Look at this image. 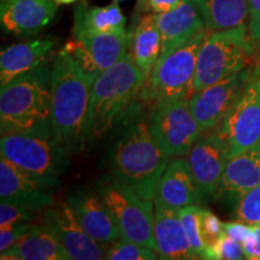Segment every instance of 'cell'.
<instances>
[{
    "instance_id": "6da1fadb",
    "label": "cell",
    "mask_w": 260,
    "mask_h": 260,
    "mask_svg": "<svg viewBox=\"0 0 260 260\" xmlns=\"http://www.w3.org/2000/svg\"><path fill=\"white\" fill-rule=\"evenodd\" d=\"M121 122V132L110 154L111 175L140 197L154 201L169 158L152 136L141 103L136 100Z\"/></svg>"
},
{
    "instance_id": "7a4b0ae2",
    "label": "cell",
    "mask_w": 260,
    "mask_h": 260,
    "mask_svg": "<svg viewBox=\"0 0 260 260\" xmlns=\"http://www.w3.org/2000/svg\"><path fill=\"white\" fill-rule=\"evenodd\" d=\"M52 132L70 153L87 144L90 94L94 80L69 54L60 51L52 67Z\"/></svg>"
},
{
    "instance_id": "3957f363",
    "label": "cell",
    "mask_w": 260,
    "mask_h": 260,
    "mask_svg": "<svg viewBox=\"0 0 260 260\" xmlns=\"http://www.w3.org/2000/svg\"><path fill=\"white\" fill-rule=\"evenodd\" d=\"M52 69L46 61L2 86V135L11 133L51 135Z\"/></svg>"
},
{
    "instance_id": "277c9868",
    "label": "cell",
    "mask_w": 260,
    "mask_h": 260,
    "mask_svg": "<svg viewBox=\"0 0 260 260\" xmlns=\"http://www.w3.org/2000/svg\"><path fill=\"white\" fill-rule=\"evenodd\" d=\"M146 83L147 77L129 52L116 65L98 75L90 94L87 144H96L121 123Z\"/></svg>"
},
{
    "instance_id": "5b68a950",
    "label": "cell",
    "mask_w": 260,
    "mask_h": 260,
    "mask_svg": "<svg viewBox=\"0 0 260 260\" xmlns=\"http://www.w3.org/2000/svg\"><path fill=\"white\" fill-rule=\"evenodd\" d=\"M207 32L201 31L169 53L160 54L141 93L144 102L158 109L176 100L190 99L198 56Z\"/></svg>"
},
{
    "instance_id": "8992f818",
    "label": "cell",
    "mask_w": 260,
    "mask_h": 260,
    "mask_svg": "<svg viewBox=\"0 0 260 260\" xmlns=\"http://www.w3.org/2000/svg\"><path fill=\"white\" fill-rule=\"evenodd\" d=\"M69 153L53 134L2 135L0 154L51 188L59 186V177L69 165Z\"/></svg>"
},
{
    "instance_id": "52a82bcc",
    "label": "cell",
    "mask_w": 260,
    "mask_h": 260,
    "mask_svg": "<svg viewBox=\"0 0 260 260\" xmlns=\"http://www.w3.org/2000/svg\"><path fill=\"white\" fill-rule=\"evenodd\" d=\"M253 52L248 25L207 32L198 56L193 92L245 69Z\"/></svg>"
},
{
    "instance_id": "ba28073f",
    "label": "cell",
    "mask_w": 260,
    "mask_h": 260,
    "mask_svg": "<svg viewBox=\"0 0 260 260\" xmlns=\"http://www.w3.org/2000/svg\"><path fill=\"white\" fill-rule=\"evenodd\" d=\"M102 195L115 217L121 236L128 241L148 247L157 252L154 237V201L140 197L111 174L98 183Z\"/></svg>"
},
{
    "instance_id": "9c48e42d",
    "label": "cell",
    "mask_w": 260,
    "mask_h": 260,
    "mask_svg": "<svg viewBox=\"0 0 260 260\" xmlns=\"http://www.w3.org/2000/svg\"><path fill=\"white\" fill-rule=\"evenodd\" d=\"M217 133L229 148V158L260 144V69L254 68L237 102L219 123Z\"/></svg>"
},
{
    "instance_id": "30bf717a",
    "label": "cell",
    "mask_w": 260,
    "mask_h": 260,
    "mask_svg": "<svg viewBox=\"0 0 260 260\" xmlns=\"http://www.w3.org/2000/svg\"><path fill=\"white\" fill-rule=\"evenodd\" d=\"M149 129L169 159L189 153L203 133L190 111L189 99L176 100L155 109L149 119Z\"/></svg>"
},
{
    "instance_id": "8fae6325",
    "label": "cell",
    "mask_w": 260,
    "mask_h": 260,
    "mask_svg": "<svg viewBox=\"0 0 260 260\" xmlns=\"http://www.w3.org/2000/svg\"><path fill=\"white\" fill-rule=\"evenodd\" d=\"M253 70L248 65L245 69L193 93L189 99L190 111L203 132H210L219 125L241 95Z\"/></svg>"
},
{
    "instance_id": "7c38bea8",
    "label": "cell",
    "mask_w": 260,
    "mask_h": 260,
    "mask_svg": "<svg viewBox=\"0 0 260 260\" xmlns=\"http://www.w3.org/2000/svg\"><path fill=\"white\" fill-rule=\"evenodd\" d=\"M41 220L57 236L69 259H105L107 246L95 241L86 233L68 201L60 200L46 207Z\"/></svg>"
},
{
    "instance_id": "4fadbf2b",
    "label": "cell",
    "mask_w": 260,
    "mask_h": 260,
    "mask_svg": "<svg viewBox=\"0 0 260 260\" xmlns=\"http://www.w3.org/2000/svg\"><path fill=\"white\" fill-rule=\"evenodd\" d=\"M228 159L229 148L217 132L200 136L193 145L188 162L204 198H216Z\"/></svg>"
},
{
    "instance_id": "5bb4252c",
    "label": "cell",
    "mask_w": 260,
    "mask_h": 260,
    "mask_svg": "<svg viewBox=\"0 0 260 260\" xmlns=\"http://www.w3.org/2000/svg\"><path fill=\"white\" fill-rule=\"evenodd\" d=\"M67 201L81 226L95 241L109 246L121 237L115 217L99 193L76 188L68 193Z\"/></svg>"
},
{
    "instance_id": "9a60e30c",
    "label": "cell",
    "mask_w": 260,
    "mask_h": 260,
    "mask_svg": "<svg viewBox=\"0 0 260 260\" xmlns=\"http://www.w3.org/2000/svg\"><path fill=\"white\" fill-rule=\"evenodd\" d=\"M54 188L32 177L2 157L0 160V200L17 204L35 211L45 210L54 204Z\"/></svg>"
},
{
    "instance_id": "2e32d148",
    "label": "cell",
    "mask_w": 260,
    "mask_h": 260,
    "mask_svg": "<svg viewBox=\"0 0 260 260\" xmlns=\"http://www.w3.org/2000/svg\"><path fill=\"white\" fill-rule=\"evenodd\" d=\"M57 6L56 0H2L0 24L15 37H32L53 21Z\"/></svg>"
},
{
    "instance_id": "e0dca14e",
    "label": "cell",
    "mask_w": 260,
    "mask_h": 260,
    "mask_svg": "<svg viewBox=\"0 0 260 260\" xmlns=\"http://www.w3.org/2000/svg\"><path fill=\"white\" fill-rule=\"evenodd\" d=\"M260 183V144L228 159L216 198L236 205Z\"/></svg>"
},
{
    "instance_id": "ac0fdd59",
    "label": "cell",
    "mask_w": 260,
    "mask_h": 260,
    "mask_svg": "<svg viewBox=\"0 0 260 260\" xmlns=\"http://www.w3.org/2000/svg\"><path fill=\"white\" fill-rule=\"evenodd\" d=\"M161 35V53L175 50L206 30L195 0H181L171 11L154 14Z\"/></svg>"
},
{
    "instance_id": "d6986e66",
    "label": "cell",
    "mask_w": 260,
    "mask_h": 260,
    "mask_svg": "<svg viewBox=\"0 0 260 260\" xmlns=\"http://www.w3.org/2000/svg\"><path fill=\"white\" fill-rule=\"evenodd\" d=\"M154 237L160 259H195L180 210L154 201Z\"/></svg>"
},
{
    "instance_id": "ffe728a7",
    "label": "cell",
    "mask_w": 260,
    "mask_h": 260,
    "mask_svg": "<svg viewBox=\"0 0 260 260\" xmlns=\"http://www.w3.org/2000/svg\"><path fill=\"white\" fill-rule=\"evenodd\" d=\"M204 199L188 160L178 157L169 162L159 181L154 201L181 210L189 205L200 204Z\"/></svg>"
},
{
    "instance_id": "44dd1931",
    "label": "cell",
    "mask_w": 260,
    "mask_h": 260,
    "mask_svg": "<svg viewBox=\"0 0 260 260\" xmlns=\"http://www.w3.org/2000/svg\"><path fill=\"white\" fill-rule=\"evenodd\" d=\"M54 46V39L42 38L4 48L0 53V84L4 86L16 77L46 63Z\"/></svg>"
},
{
    "instance_id": "7402d4cb",
    "label": "cell",
    "mask_w": 260,
    "mask_h": 260,
    "mask_svg": "<svg viewBox=\"0 0 260 260\" xmlns=\"http://www.w3.org/2000/svg\"><path fill=\"white\" fill-rule=\"evenodd\" d=\"M2 260H69L57 236L44 222L30 229L14 246L0 253Z\"/></svg>"
},
{
    "instance_id": "603a6c76",
    "label": "cell",
    "mask_w": 260,
    "mask_h": 260,
    "mask_svg": "<svg viewBox=\"0 0 260 260\" xmlns=\"http://www.w3.org/2000/svg\"><path fill=\"white\" fill-rule=\"evenodd\" d=\"M161 53V35L154 14L142 16L129 39V54L147 81Z\"/></svg>"
},
{
    "instance_id": "cb8c5ba5",
    "label": "cell",
    "mask_w": 260,
    "mask_h": 260,
    "mask_svg": "<svg viewBox=\"0 0 260 260\" xmlns=\"http://www.w3.org/2000/svg\"><path fill=\"white\" fill-rule=\"evenodd\" d=\"M74 38L87 48L100 71H105L126 56L129 50L128 32H92L74 30Z\"/></svg>"
},
{
    "instance_id": "d4e9b609",
    "label": "cell",
    "mask_w": 260,
    "mask_h": 260,
    "mask_svg": "<svg viewBox=\"0 0 260 260\" xmlns=\"http://www.w3.org/2000/svg\"><path fill=\"white\" fill-rule=\"evenodd\" d=\"M209 32L245 25L248 21V0H195Z\"/></svg>"
},
{
    "instance_id": "484cf974",
    "label": "cell",
    "mask_w": 260,
    "mask_h": 260,
    "mask_svg": "<svg viewBox=\"0 0 260 260\" xmlns=\"http://www.w3.org/2000/svg\"><path fill=\"white\" fill-rule=\"evenodd\" d=\"M126 18L118 2L113 0L106 6L89 8L81 3L75 9L74 30L92 32H126Z\"/></svg>"
},
{
    "instance_id": "4316f807",
    "label": "cell",
    "mask_w": 260,
    "mask_h": 260,
    "mask_svg": "<svg viewBox=\"0 0 260 260\" xmlns=\"http://www.w3.org/2000/svg\"><path fill=\"white\" fill-rule=\"evenodd\" d=\"M200 213L201 207L199 206V204L189 205V206H186L180 210L181 220L183 223L184 229H186L195 259H205V253H206L207 248L203 232H201Z\"/></svg>"
},
{
    "instance_id": "83f0119b",
    "label": "cell",
    "mask_w": 260,
    "mask_h": 260,
    "mask_svg": "<svg viewBox=\"0 0 260 260\" xmlns=\"http://www.w3.org/2000/svg\"><path fill=\"white\" fill-rule=\"evenodd\" d=\"M107 260H157L160 259L158 252L139 243L128 241L121 236L110 243L106 248Z\"/></svg>"
},
{
    "instance_id": "f1b7e54d",
    "label": "cell",
    "mask_w": 260,
    "mask_h": 260,
    "mask_svg": "<svg viewBox=\"0 0 260 260\" xmlns=\"http://www.w3.org/2000/svg\"><path fill=\"white\" fill-rule=\"evenodd\" d=\"M233 217L235 220L254 225L260 223V183L237 201Z\"/></svg>"
},
{
    "instance_id": "f546056e",
    "label": "cell",
    "mask_w": 260,
    "mask_h": 260,
    "mask_svg": "<svg viewBox=\"0 0 260 260\" xmlns=\"http://www.w3.org/2000/svg\"><path fill=\"white\" fill-rule=\"evenodd\" d=\"M245 258L242 243L225 233L212 246L207 247L205 253V259L211 260H240Z\"/></svg>"
},
{
    "instance_id": "4dcf8cb0",
    "label": "cell",
    "mask_w": 260,
    "mask_h": 260,
    "mask_svg": "<svg viewBox=\"0 0 260 260\" xmlns=\"http://www.w3.org/2000/svg\"><path fill=\"white\" fill-rule=\"evenodd\" d=\"M61 51L65 52L67 54H69V56L80 65V68L83 70V73L88 75L90 79H93L94 81H95L98 75L102 73V71L99 70V68H98V65L95 64V61L93 60L92 57H90L87 48L83 46L82 42L76 40V39L67 42Z\"/></svg>"
},
{
    "instance_id": "1f68e13d",
    "label": "cell",
    "mask_w": 260,
    "mask_h": 260,
    "mask_svg": "<svg viewBox=\"0 0 260 260\" xmlns=\"http://www.w3.org/2000/svg\"><path fill=\"white\" fill-rule=\"evenodd\" d=\"M37 212L38 211L29 209V207L2 201L0 204V228L11 225V224L32 222L37 218L35 217Z\"/></svg>"
},
{
    "instance_id": "d6a6232c",
    "label": "cell",
    "mask_w": 260,
    "mask_h": 260,
    "mask_svg": "<svg viewBox=\"0 0 260 260\" xmlns=\"http://www.w3.org/2000/svg\"><path fill=\"white\" fill-rule=\"evenodd\" d=\"M200 224L201 232H203L204 240L207 247L212 246L224 234L223 223L220 222L218 217L211 212L210 210L203 209V207H201L200 213Z\"/></svg>"
},
{
    "instance_id": "836d02e7",
    "label": "cell",
    "mask_w": 260,
    "mask_h": 260,
    "mask_svg": "<svg viewBox=\"0 0 260 260\" xmlns=\"http://www.w3.org/2000/svg\"><path fill=\"white\" fill-rule=\"evenodd\" d=\"M30 226V222H23L0 228V253L14 246L22 236L25 235Z\"/></svg>"
},
{
    "instance_id": "e575fe53",
    "label": "cell",
    "mask_w": 260,
    "mask_h": 260,
    "mask_svg": "<svg viewBox=\"0 0 260 260\" xmlns=\"http://www.w3.org/2000/svg\"><path fill=\"white\" fill-rule=\"evenodd\" d=\"M248 32L254 47H260V0H248Z\"/></svg>"
},
{
    "instance_id": "d590c367",
    "label": "cell",
    "mask_w": 260,
    "mask_h": 260,
    "mask_svg": "<svg viewBox=\"0 0 260 260\" xmlns=\"http://www.w3.org/2000/svg\"><path fill=\"white\" fill-rule=\"evenodd\" d=\"M246 259L260 260V223L252 225L251 235L243 242Z\"/></svg>"
},
{
    "instance_id": "8d00e7d4",
    "label": "cell",
    "mask_w": 260,
    "mask_h": 260,
    "mask_svg": "<svg viewBox=\"0 0 260 260\" xmlns=\"http://www.w3.org/2000/svg\"><path fill=\"white\" fill-rule=\"evenodd\" d=\"M223 229L224 233L228 234L229 236H232L233 239L237 240L239 242L246 241V239L251 235L252 233V225H248V224L239 222V220H235V222H228L223 223Z\"/></svg>"
},
{
    "instance_id": "74e56055",
    "label": "cell",
    "mask_w": 260,
    "mask_h": 260,
    "mask_svg": "<svg viewBox=\"0 0 260 260\" xmlns=\"http://www.w3.org/2000/svg\"><path fill=\"white\" fill-rule=\"evenodd\" d=\"M181 0H146L148 8L153 14H162L174 10Z\"/></svg>"
},
{
    "instance_id": "f35d334b",
    "label": "cell",
    "mask_w": 260,
    "mask_h": 260,
    "mask_svg": "<svg viewBox=\"0 0 260 260\" xmlns=\"http://www.w3.org/2000/svg\"><path fill=\"white\" fill-rule=\"evenodd\" d=\"M80 2V0H56V3L58 5H70L74 4V3Z\"/></svg>"
},
{
    "instance_id": "ab89813d",
    "label": "cell",
    "mask_w": 260,
    "mask_h": 260,
    "mask_svg": "<svg viewBox=\"0 0 260 260\" xmlns=\"http://www.w3.org/2000/svg\"><path fill=\"white\" fill-rule=\"evenodd\" d=\"M117 2H123V0H117ZM139 2H144V0H139Z\"/></svg>"
}]
</instances>
